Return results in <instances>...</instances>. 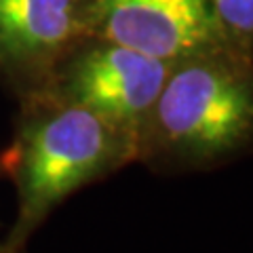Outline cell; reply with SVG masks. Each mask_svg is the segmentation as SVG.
<instances>
[{
  "instance_id": "6",
  "label": "cell",
  "mask_w": 253,
  "mask_h": 253,
  "mask_svg": "<svg viewBox=\"0 0 253 253\" xmlns=\"http://www.w3.org/2000/svg\"><path fill=\"white\" fill-rule=\"evenodd\" d=\"M211 9L224 44L253 57V0H211Z\"/></svg>"
},
{
  "instance_id": "4",
  "label": "cell",
  "mask_w": 253,
  "mask_h": 253,
  "mask_svg": "<svg viewBox=\"0 0 253 253\" xmlns=\"http://www.w3.org/2000/svg\"><path fill=\"white\" fill-rule=\"evenodd\" d=\"M86 36L108 38L167 63L228 49L211 0H83Z\"/></svg>"
},
{
  "instance_id": "7",
  "label": "cell",
  "mask_w": 253,
  "mask_h": 253,
  "mask_svg": "<svg viewBox=\"0 0 253 253\" xmlns=\"http://www.w3.org/2000/svg\"><path fill=\"white\" fill-rule=\"evenodd\" d=\"M0 177H2V173H0ZM0 253H13L9 247H6V245L2 243V241H0Z\"/></svg>"
},
{
  "instance_id": "2",
  "label": "cell",
  "mask_w": 253,
  "mask_h": 253,
  "mask_svg": "<svg viewBox=\"0 0 253 253\" xmlns=\"http://www.w3.org/2000/svg\"><path fill=\"white\" fill-rule=\"evenodd\" d=\"M253 154V57L232 49L173 61L137 135L158 175L213 171Z\"/></svg>"
},
{
  "instance_id": "1",
  "label": "cell",
  "mask_w": 253,
  "mask_h": 253,
  "mask_svg": "<svg viewBox=\"0 0 253 253\" xmlns=\"http://www.w3.org/2000/svg\"><path fill=\"white\" fill-rule=\"evenodd\" d=\"M133 163L135 133L46 95L17 99L11 141L0 150V173L17 199L15 221L2 243L13 253H26L30 239L70 196Z\"/></svg>"
},
{
  "instance_id": "3",
  "label": "cell",
  "mask_w": 253,
  "mask_h": 253,
  "mask_svg": "<svg viewBox=\"0 0 253 253\" xmlns=\"http://www.w3.org/2000/svg\"><path fill=\"white\" fill-rule=\"evenodd\" d=\"M171 63L108 38L83 36L36 95L66 101L139 135Z\"/></svg>"
},
{
  "instance_id": "5",
  "label": "cell",
  "mask_w": 253,
  "mask_h": 253,
  "mask_svg": "<svg viewBox=\"0 0 253 253\" xmlns=\"http://www.w3.org/2000/svg\"><path fill=\"white\" fill-rule=\"evenodd\" d=\"M83 36V0H0V84L15 99L41 93Z\"/></svg>"
}]
</instances>
